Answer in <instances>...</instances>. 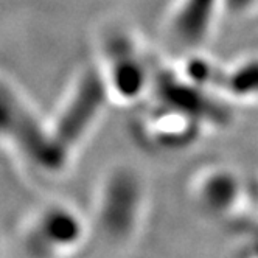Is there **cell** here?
Segmentation results:
<instances>
[{
	"instance_id": "277c9868",
	"label": "cell",
	"mask_w": 258,
	"mask_h": 258,
	"mask_svg": "<svg viewBox=\"0 0 258 258\" xmlns=\"http://www.w3.org/2000/svg\"><path fill=\"white\" fill-rule=\"evenodd\" d=\"M36 230L45 235L47 247H64L67 243H73L81 229L75 215L66 209L54 207L39 219Z\"/></svg>"
},
{
	"instance_id": "7a4b0ae2",
	"label": "cell",
	"mask_w": 258,
	"mask_h": 258,
	"mask_svg": "<svg viewBox=\"0 0 258 258\" xmlns=\"http://www.w3.org/2000/svg\"><path fill=\"white\" fill-rule=\"evenodd\" d=\"M107 97L109 90L100 70H87L78 78L53 124L48 126L53 143L64 160L94 127Z\"/></svg>"
},
{
	"instance_id": "6da1fadb",
	"label": "cell",
	"mask_w": 258,
	"mask_h": 258,
	"mask_svg": "<svg viewBox=\"0 0 258 258\" xmlns=\"http://www.w3.org/2000/svg\"><path fill=\"white\" fill-rule=\"evenodd\" d=\"M0 140L11 143L24 157L44 170H58L66 163L50 136L48 126L28 103L0 78Z\"/></svg>"
},
{
	"instance_id": "3957f363",
	"label": "cell",
	"mask_w": 258,
	"mask_h": 258,
	"mask_svg": "<svg viewBox=\"0 0 258 258\" xmlns=\"http://www.w3.org/2000/svg\"><path fill=\"white\" fill-rule=\"evenodd\" d=\"M101 48L103 69L100 72L109 94L131 101L148 92L154 72L131 34L123 30L109 31L104 36Z\"/></svg>"
}]
</instances>
